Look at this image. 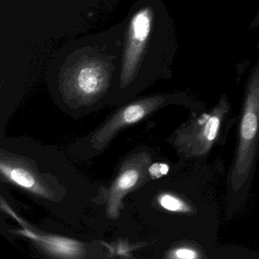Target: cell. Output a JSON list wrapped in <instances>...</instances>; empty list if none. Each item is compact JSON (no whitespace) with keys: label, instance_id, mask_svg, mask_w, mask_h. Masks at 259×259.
I'll use <instances>...</instances> for the list:
<instances>
[{"label":"cell","instance_id":"obj_1","mask_svg":"<svg viewBox=\"0 0 259 259\" xmlns=\"http://www.w3.org/2000/svg\"><path fill=\"white\" fill-rule=\"evenodd\" d=\"M93 40V39H92ZM79 44L69 53L60 68L57 89L62 104L74 110L98 107L100 102L110 96L113 77L120 75L122 60L105 52L103 42Z\"/></svg>","mask_w":259,"mask_h":259},{"label":"cell","instance_id":"obj_2","mask_svg":"<svg viewBox=\"0 0 259 259\" xmlns=\"http://www.w3.org/2000/svg\"><path fill=\"white\" fill-rule=\"evenodd\" d=\"M258 154L259 60L250 72L245 84L237 145L227 178V216L243 204L254 177Z\"/></svg>","mask_w":259,"mask_h":259},{"label":"cell","instance_id":"obj_3","mask_svg":"<svg viewBox=\"0 0 259 259\" xmlns=\"http://www.w3.org/2000/svg\"><path fill=\"white\" fill-rule=\"evenodd\" d=\"M142 3L134 9L128 21L126 37L122 49V66L119 75L120 91L133 89L134 85L140 89V80L146 75L157 28L158 14L152 6Z\"/></svg>","mask_w":259,"mask_h":259},{"label":"cell","instance_id":"obj_4","mask_svg":"<svg viewBox=\"0 0 259 259\" xmlns=\"http://www.w3.org/2000/svg\"><path fill=\"white\" fill-rule=\"evenodd\" d=\"M230 110L228 98L221 95L216 105L189 119L174 132L172 145L186 158L205 157L221 138Z\"/></svg>","mask_w":259,"mask_h":259},{"label":"cell","instance_id":"obj_5","mask_svg":"<svg viewBox=\"0 0 259 259\" xmlns=\"http://www.w3.org/2000/svg\"><path fill=\"white\" fill-rule=\"evenodd\" d=\"M174 95H151L118 109L92 135L88 144L95 152L104 151L122 130L143 120L169 104Z\"/></svg>","mask_w":259,"mask_h":259},{"label":"cell","instance_id":"obj_6","mask_svg":"<svg viewBox=\"0 0 259 259\" xmlns=\"http://www.w3.org/2000/svg\"><path fill=\"white\" fill-rule=\"evenodd\" d=\"M151 161L152 156L148 151H139L121 163L116 178L105 192L106 215L109 219H118L125 195L146 182Z\"/></svg>","mask_w":259,"mask_h":259},{"label":"cell","instance_id":"obj_7","mask_svg":"<svg viewBox=\"0 0 259 259\" xmlns=\"http://www.w3.org/2000/svg\"><path fill=\"white\" fill-rule=\"evenodd\" d=\"M1 207L22 226V229L17 230L16 233L32 241L44 253L51 257L61 258H83L85 257L87 251L82 242L58 235L45 233L32 228L9 207L3 198Z\"/></svg>","mask_w":259,"mask_h":259},{"label":"cell","instance_id":"obj_8","mask_svg":"<svg viewBox=\"0 0 259 259\" xmlns=\"http://www.w3.org/2000/svg\"><path fill=\"white\" fill-rule=\"evenodd\" d=\"M0 170L3 177L38 198L55 200V189L29 162L1 153Z\"/></svg>","mask_w":259,"mask_h":259},{"label":"cell","instance_id":"obj_9","mask_svg":"<svg viewBox=\"0 0 259 259\" xmlns=\"http://www.w3.org/2000/svg\"><path fill=\"white\" fill-rule=\"evenodd\" d=\"M157 203L165 210L175 213H191L193 209L192 205L186 202L183 198L171 192H163L157 198Z\"/></svg>","mask_w":259,"mask_h":259},{"label":"cell","instance_id":"obj_10","mask_svg":"<svg viewBox=\"0 0 259 259\" xmlns=\"http://www.w3.org/2000/svg\"><path fill=\"white\" fill-rule=\"evenodd\" d=\"M202 257L197 248L191 245H181L172 248L167 254L169 258L195 259Z\"/></svg>","mask_w":259,"mask_h":259},{"label":"cell","instance_id":"obj_11","mask_svg":"<svg viewBox=\"0 0 259 259\" xmlns=\"http://www.w3.org/2000/svg\"><path fill=\"white\" fill-rule=\"evenodd\" d=\"M169 166L166 163L157 162L150 165L148 168V174L153 180H156L166 176L169 172Z\"/></svg>","mask_w":259,"mask_h":259},{"label":"cell","instance_id":"obj_12","mask_svg":"<svg viewBox=\"0 0 259 259\" xmlns=\"http://www.w3.org/2000/svg\"><path fill=\"white\" fill-rule=\"evenodd\" d=\"M259 26V11L257 12V15H256L255 17H254V20L251 22V25H250V28L251 29H254V28H257V27Z\"/></svg>","mask_w":259,"mask_h":259}]
</instances>
